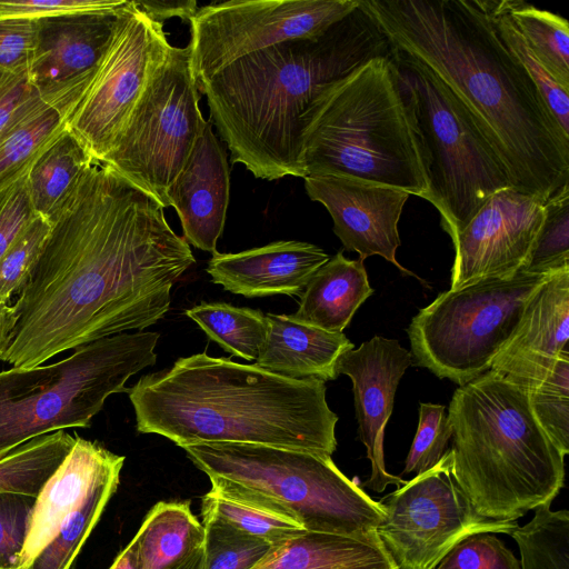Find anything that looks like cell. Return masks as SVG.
Instances as JSON below:
<instances>
[{"mask_svg":"<svg viewBox=\"0 0 569 569\" xmlns=\"http://www.w3.org/2000/svg\"><path fill=\"white\" fill-rule=\"evenodd\" d=\"M49 222L0 358L16 368L157 323L170 309L174 283L196 262L161 204L100 161Z\"/></svg>","mask_w":569,"mask_h":569,"instance_id":"cell-1","label":"cell"},{"mask_svg":"<svg viewBox=\"0 0 569 569\" xmlns=\"http://www.w3.org/2000/svg\"><path fill=\"white\" fill-rule=\"evenodd\" d=\"M392 52L428 68L505 164L511 188L545 203L569 183V134L499 38L485 0H360Z\"/></svg>","mask_w":569,"mask_h":569,"instance_id":"cell-2","label":"cell"},{"mask_svg":"<svg viewBox=\"0 0 569 569\" xmlns=\"http://www.w3.org/2000/svg\"><path fill=\"white\" fill-rule=\"evenodd\" d=\"M391 52L377 21L359 4L320 34L241 57L199 84L232 163L260 179L305 178L303 138L318 101L355 70Z\"/></svg>","mask_w":569,"mask_h":569,"instance_id":"cell-3","label":"cell"},{"mask_svg":"<svg viewBox=\"0 0 569 569\" xmlns=\"http://www.w3.org/2000/svg\"><path fill=\"white\" fill-rule=\"evenodd\" d=\"M326 382L292 379L206 352L179 358L127 389L139 433L177 446L238 442L331 456L338 416Z\"/></svg>","mask_w":569,"mask_h":569,"instance_id":"cell-4","label":"cell"},{"mask_svg":"<svg viewBox=\"0 0 569 569\" xmlns=\"http://www.w3.org/2000/svg\"><path fill=\"white\" fill-rule=\"evenodd\" d=\"M451 473L476 512L517 522L551 503L565 482V455L537 421L527 390L489 369L451 398Z\"/></svg>","mask_w":569,"mask_h":569,"instance_id":"cell-5","label":"cell"},{"mask_svg":"<svg viewBox=\"0 0 569 569\" xmlns=\"http://www.w3.org/2000/svg\"><path fill=\"white\" fill-rule=\"evenodd\" d=\"M306 176H343L427 199L428 166L398 67L372 59L330 88L303 138Z\"/></svg>","mask_w":569,"mask_h":569,"instance_id":"cell-6","label":"cell"},{"mask_svg":"<svg viewBox=\"0 0 569 569\" xmlns=\"http://www.w3.org/2000/svg\"><path fill=\"white\" fill-rule=\"evenodd\" d=\"M160 335L123 332L81 346L67 358L0 371V459L24 442L88 428L112 393L157 361Z\"/></svg>","mask_w":569,"mask_h":569,"instance_id":"cell-7","label":"cell"},{"mask_svg":"<svg viewBox=\"0 0 569 569\" xmlns=\"http://www.w3.org/2000/svg\"><path fill=\"white\" fill-rule=\"evenodd\" d=\"M182 449L209 478L259 496L307 531L378 538L383 517L379 501L346 477L331 456L238 442Z\"/></svg>","mask_w":569,"mask_h":569,"instance_id":"cell-8","label":"cell"},{"mask_svg":"<svg viewBox=\"0 0 569 569\" xmlns=\"http://www.w3.org/2000/svg\"><path fill=\"white\" fill-rule=\"evenodd\" d=\"M392 58L425 150L426 200L453 240L493 193L511 187L507 169L466 108L428 68L395 52Z\"/></svg>","mask_w":569,"mask_h":569,"instance_id":"cell-9","label":"cell"},{"mask_svg":"<svg viewBox=\"0 0 569 569\" xmlns=\"http://www.w3.org/2000/svg\"><path fill=\"white\" fill-rule=\"evenodd\" d=\"M549 274L519 270L440 293L409 325L415 365L460 387L488 371Z\"/></svg>","mask_w":569,"mask_h":569,"instance_id":"cell-10","label":"cell"},{"mask_svg":"<svg viewBox=\"0 0 569 569\" xmlns=\"http://www.w3.org/2000/svg\"><path fill=\"white\" fill-rule=\"evenodd\" d=\"M190 52L189 44H170L114 147L101 161L163 209L169 207L168 189L207 121L199 106Z\"/></svg>","mask_w":569,"mask_h":569,"instance_id":"cell-11","label":"cell"},{"mask_svg":"<svg viewBox=\"0 0 569 569\" xmlns=\"http://www.w3.org/2000/svg\"><path fill=\"white\" fill-rule=\"evenodd\" d=\"M377 537L397 569H435L461 540L475 533H508L517 522L479 516L451 473L448 450L431 469L379 501Z\"/></svg>","mask_w":569,"mask_h":569,"instance_id":"cell-12","label":"cell"},{"mask_svg":"<svg viewBox=\"0 0 569 569\" xmlns=\"http://www.w3.org/2000/svg\"><path fill=\"white\" fill-rule=\"evenodd\" d=\"M170 43L161 22L134 2L118 11L110 42L67 129L88 154L103 161Z\"/></svg>","mask_w":569,"mask_h":569,"instance_id":"cell-13","label":"cell"},{"mask_svg":"<svg viewBox=\"0 0 569 569\" xmlns=\"http://www.w3.org/2000/svg\"><path fill=\"white\" fill-rule=\"evenodd\" d=\"M360 0H230L198 8L189 20L198 83L241 57L288 40L312 38Z\"/></svg>","mask_w":569,"mask_h":569,"instance_id":"cell-14","label":"cell"},{"mask_svg":"<svg viewBox=\"0 0 569 569\" xmlns=\"http://www.w3.org/2000/svg\"><path fill=\"white\" fill-rule=\"evenodd\" d=\"M119 10L38 20L37 46L28 76L42 102L58 111L66 123L96 73Z\"/></svg>","mask_w":569,"mask_h":569,"instance_id":"cell-15","label":"cell"},{"mask_svg":"<svg viewBox=\"0 0 569 569\" xmlns=\"http://www.w3.org/2000/svg\"><path fill=\"white\" fill-rule=\"evenodd\" d=\"M545 217L543 203L508 187L493 193L452 240L451 288L522 270Z\"/></svg>","mask_w":569,"mask_h":569,"instance_id":"cell-16","label":"cell"},{"mask_svg":"<svg viewBox=\"0 0 569 569\" xmlns=\"http://www.w3.org/2000/svg\"><path fill=\"white\" fill-rule=\"evenodd\" d=\"M309 198L326 207L333 231L348 251L363 260L380 256L403 273L415 276L396 259L401 244L398 222L410 194L403 190L343 176H306Z\"/></svg>","mask_w":569,"mask_h":569,"instance_id":"cell-17","label":"cell"},{"mask_svg":"<svg viewBox=\"0 0 569 569\" xmlns=\"http://www.w3.org/2000/svg\"><path fill=\"white\" fill-rule=\"evenodd\" d=\"M411 362L410 351L380 336L346 351L337 361L338 376L346 375L352 381L358 436L371 462V475L363 486L376 492L407 482L386 470L383 439L397 387Z\"/></svg>","mask_w":569,"mask_h":569,"instance_id":"cell-18","label":"cell"},{"mask_svg":"<svg viewBox=\"0 0 569 569\" xmlns=\"http://www.w3.org/2000/svg\"><path fill=\"white\" fill-rule=\"evenodd\" d=\"M569 268L550 273L531 295L516 331L490 369L525 390L539 385L568 351Z\"/></svg>","mask_w":569,"mask_h":569,"instance_id":"cell-19","label":"cell"},{"mask_svg":"<svg viewBox=\"0 0 569 569\" xmlns=\"http://www.w3.org/2000/svg\"><path fill=\"white\" fill-rule=\"evenodd\" d=\"M227 156L207 120L186 163L168 189L169 207L179 216L183 238L194 248L216 253L229 203Z\"/></svg>","mask_w":569,"mask_h":569,"instance_id":"cell-20","label":"cell"},{"mask_svg":"<svg viewBox=\"0 0 569 569\" xmlns=\"http://www.w3.org/2000/svg\"><path fill=\"white\" fill-rule=\"evenodd\" d=\"M329 259L316 244L286 240L237 253H212L206 271L213 283L248 298L301 296Z\"/></svg>","mask_w":569,"mask_h":569,"instance_id":"cell-21","label":"cell"},{"mask_svg":"<svg viewBox=\"0 0 569 569\" xmlns=\"http://www.w3.org/2000/svg\"><path fill=\"white\" fill-rule=\"evenodd\" d=\"M64 460L47 480L36 498L23 548L14 569H24L57 535L67 517L81 503L97 481L111 468L123 465L97 441L76 435Z\"/></svg>","mask_w":569,"mask_h":569,"instance_id":"cell-22","label":"cell"},{"mask_svg":"<svg viewBox=\"0 0 569 569\" xmlns=\"http://www.w3.org/2000/svg\"><path fill=\"white\" fill-rule=\"evenodd\" d=\"M267 332L256 366L292 379L335 380L342 353L353 343L342 332H330L295 319L267 313Z\"/></svg>","mask_w":569,"mask_h":569,"instance_id":"cell-23","label":"cell"},{"mask_svg":"<svg viewBox=\"0 0 569 569\" xmlns=\"http://www.w3.org/2000/svg\"><path fill=\"white\" fill-rule=\"evenodd\" d=\"M372 293L363 260L347 259L339 251L316 271L291 316L330 332H342Z\"/></svg>","mask_w":569,"mask_h":569,"instance_id":"cell-24","label":"cell"},{"mask_svg":"<svg viewBox=\"0 0 569 569\" xmlns=\"http://www.w3.org/2000/svg\"><path fill=\"white\" fill-rule=\"evenodd\" d=\"M253 569H397L378 538L303 531L277 546Z\"/></svg>","mask_w":569,"mask_h":569,"instance_id":"cell-25","label":"cell"},{"mask_svg":"<svg viewBox=\"0 0 569 569\" xmlns=\"http://www.w3.org/2000/svg\"><path fill=\"white\" fill-rule=\"evenodd\" d=\"M203 540V525L191 512L189 501H161L148 512L131 541L141 569H166L202 546Z\"/></svg>","mask_w":569,"mask_h":569,"instance_id":"cell-26","label":"cell"},{"mask_svg":"<svg viewBox=\"0 0 569 569\" xmlns=\"http://www.w3.org/2000/svg\"><path fill=\"white\" fill-rule=\"evenodd\" d=\"M209 479L211 490L202 497L201 512L214 515L272 546L307 531L257 495L221 478Z\"/></svg>","mask_w":569,"mask_h":569,"instance_id":"cell-27","label":"cell"},{"mask_svg":"<svg viewBox=\"0 0 569 569\" xmlns=\"http://www.w3.org/2000/svg\"><path fill=\"white\" fill-rule=\"evenodd\" d=\"M92 161L66 128L28 172L27 186L33 212L49 221Z\"/></svg>","mask_w":569,"mask_h":569,"instance_id":"cell-28","label":"cell"},{"mask_svg":"<svg viewBox=\"0 0 569 569\" xmlns=\"http://www.w3.org/2000/svg\"><path fill=\"white\" fill-rule=\"evenodd\" d=\"M122 466L111 468L97 481L81 503L67 517L57 535L24 569H71L118 488Z\"/></svg>","mask_w":569,"mask_h":569,"instance_id":"cell-29","label":"cell"},{"mask_svg":"<svg viewBox=\"0 0 569 569\" xmlns=\"http://www.w3.org/2000/svg\"><path fill=\"white\" fill-rule=\"evenodd\" d=\"M503 3L527 47L555 81L569 89L568 21L522 0Z\"/></svg>","mask_w":569,"mask_h":569,"instance_id":"cell-30","label":"cell"},{"mask_svg":"<svg viewBox=\"0 0 569 569\" xmlns=\"http://www.w3.org/2000/svg\"><path fill=\"white\" fill-rule=\"evenodd\" d=\"M209 339L232 356L258 359L267 332L266 315L260 310L226 302H202L186 310Z\"/></svg>","mask_w":569,"mask_h":569,"instance_id":"cell-31","label":"cell"},{"mask_svg":"<svg viewBox=\"0 0 569 569\" xmlns=\"http://www.w3.org/2000/svg\"><path fill=\"white\" fill-rule=\"evenodd\" d=\"M76 438L60 430L33 438L0 459V492L37 497L64 460Z\"/></svg>","mask_w":569,"mask_h":569,"instance_id":"cell-32","label":"cell"},{"mask_svg":"<svg viewBox=\"0 0 569 569\" xmlns=\"http://www.w3.org/2000/svg\"><path fill=\"white\" fill-rule=\"evenodd\" d=\"M66 128L63 117L44 104L6 130L0 136V192L24 177Z\"/></svg>","mask_w":569,"mask_h":569,"instance_id":"cell-33","label":"cell"},{"mask_svg":"<svg viewBox=\"0 0 569 569\" xmlns=\"http://www.w3.org/2000/svg\"><path fill=\"white\" fill-rule=\"evenodd\" d=\"M550 506L537 507L533 518L510 533L519 547L520 569H569V512Z\"/></svg>","mask_w":569,"mask_h":569,"instance_id":"cell-34","label":"cell"},{"mask_svg":"<svg viewBox=\"0 0 569 569\" xmlns=\"http://www.w3.org/2000/svg\"><path fill=\"white\" fill-rule=\"evenodd\" d=\"M201 513L204 569H253L273 548L214 515Z\"/></svg>","mask_w":569,"mask_h":569,"instance_id":"cell-35","label":"cell"},{"mask_svg":"<svg viewBox=\"0 0 569 569\" xmlns=\"http://www.w3.org/2000/svg\"><path fill=\"white\" fill-rule=\"evenodd\" d=\"M497 33L510 52L520 61L565 132L569 134V89L548 73L510 18L503 0H485Z\"/></svg>","mask_w":569,"mask_h":569,"instance_id":"cell-36","label":"cell"},{"mask_svg":"<svg viewBox=\"0 0 569 569\" xmlns=\"http://www.w3.org/2000/svg\"><path fill=\"white\" fill-rule=\"evenodd\" d=\"M545 217L522 270L552 273L569 268V183L543 203Z\"/></svg>","mask_w":569,"mask_h":569,"instance_id":"cell-37","label":"cell"},{"mask_svg":"<svg viewBox=\"0 0 569 569\" xmlns=\"http://www.w3.org/2000/svg\"><path fill=\"white\" fill-rule=\"evenodd\" d=\"M531 410L562 455L569 452V352L557 360L547 377L527 391Z\"/></svg>","mask_w":569,"mask_h":569,"instance_id":"cell-38","label":"cell"},{"mask_svg":"<svg viewBox=\"0 0 569 569\" xmlns=\"http://www.w3.org/2000/svg\"><path fill=\"white\" fill-rule=\"evenodd\" d=\"M50 222L34 216L0 258V302L21 291L40 256Z\"/></svg>","mask_w":569,"mask_h":569,"instance_id":"cell-39","label":"cell"},{"mask_svg":"<svg viewBox=\"0 0 569 569\" xmlns=\"http://www.w3.org/2000/svg\"><path fill=\"white\" fill-rule=\"evenodd\" d=\"M451 437L452 429L445 406L421 402L418 428L403 473L417 476L435 467L446 453Z\"/></svg>","mask_w":569,"mask_h":569,"instance_id":"cell-40","label":"cell"},{"mask_svg":"<svg viewBox=\"0 0 569 569\" xmlns=\"http://www.w3.org/2000/svg\"><path fill=\"white\" fill-rule=\"evenodd\" d=\"M435 569H520V562L495 535L482 532L458 542Z\"/></svg>","mask_w":569,"mask_h":569,"instance_id":"cell-41","label":"cell"},{"mask_svg":"<svg viewBox=\"0 0 569 569\" xmlns=\"http://www.w3.org/2000/svg\"><path fill=\"white\" fill-rule=\"evenodd\" d=\"M37 497L0 492V569H14Z\"/></svg>","mask_w":569,"mask_h":569,"instance_id":"cell-42","label":"cell"},{"mask_svg":"<svg viewBox=\"0 0 569 569\" xmlns=\"http://www.w3.org/2000/svg\"><path fill=\"white\" fill-rule=\"evenodd\" d=\"M127 0H0V19L40 20L49 17L117 11Z\"/></svg>","mask_w":569,"mask_h":569,"instance_id":"cell-43","label":"cell"},{"mask_svg":"<svg viewBox=\"0 0 569 569\" xmlns=\"http://www.w3.org/2000/svg\"><path fill=\"white\" fill-rule=\"evenodd\" d=\"M44 104L28 73L0 68V136Z\"/></svg>","mask_w":569,"mask_h":569,"instance_id":"cell-44","label":"cell"},{"mask_svg":"<svg viewBox=\"0 0 569 569\" xmlns=\"http://www.w3.org/2000/svg\"><path fill=\"white\" fill-rule=\"evenodd\" d=\"M38 30V20L0 19V68L28 73Z\"/></svg>","mask_w":569,"mask_h":569,"instance_id":"cell-45","label":"cell"},{"mask_svg":"<svg viewBox=\"0 0 569 569\" xmlns=\"http://www.w3.org/2000/svg\"><path fill=\"white\" fill-rule=\"evenodd\" d=\"M27 176L0 192V258L36 216L29 199Z\"/></svg>","mask_w":569,"mask_h":569,"instance_id":"cell-46","label":"cell"},{"mask_svg":"<svg viewBox=\"0 0 569 569\" xmlns=\"http://www.w3.org/2000/svg\"><path fill=\"white\" fill-rule=\"evenodd\" d=\"M134 2L150 19L161 23L171 18L189 21L198 10L194 0H134Z\"/></svg>","mask_w":569,"mask_h":569,"instance_id":"cell-47","label":"cell"},{"mask_svg":"<svg viewBox=\"0 0 569 569\" xmlns=\"http://www.w3.org/2000/svg\"><path fill=\"white\" fill-rule=\"evenodd\" d=\"M16 321L17 316L13 307L8 303L0 302V358L10 343Z\"/></svg>","mask_w":569,"mask_h":569,"instance_id":"cell-48","label":"cell"},{"mask_svg":"<svg viewBox=\"0 0 569 569\" xmlns=\"http://www.w3.org/2000/svg\"><path fill=\"white\" fill-rule=\"evenodd\" d=\"M109 569H141L139 556L132 541L119 553Z\"/></svg>","mask_w":569,"mask_h":569,"instance_id":"cell-49","label":"cell"},{"mask_svg":"<svg viewBox=\"0 0 569 569\" xmlns=\"http://www.w3.org/2000/svg\"><path fill=\"white\" fill-rule=\"evenodd\" d=\"M166 569H204L203 545Z\"/></svg>","mask_w":569,"mask_h":569,"instance_id":"cell-50","label":"cell"}]
</instances>
